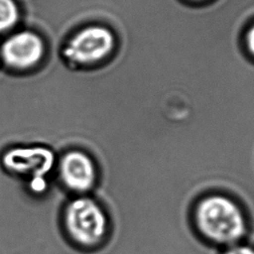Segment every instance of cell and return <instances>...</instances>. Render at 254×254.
<instances>
[{
	"instance_id": "cell-1",
	"label": "cell",
	"mask_w": 254,
	"mask_h": 254,
	"mask_svg": "<svg viewBox=\"0 0 254 254\" xmlns=\"http://www.w3.org/2000/svg\"><path fill=\"white\" fill-rule=\"evenodd\" d=\"M193 220L197 231L217 245L238 244L247 232L242 208L225 194L210 193L200 198L193 209Z\"/></svg>"
},
{
	"instance_id": "cell-7",
	"label": "cell",
	"mask_w": 254,
	"mask_h": 254,
	"mask_svg": "<svg viewBox=\"0 0 254 254\" xmlns=\"http://www.w3.org/2000/svg\"><path fill=\"white\" fill-rule=\"evenodd\" d=\"M18 17V7L14 0H0V33L12 28Z\"/></svg>"
},
{
	"instance_id": "cell-3",
	"label": "cell",
	"mask_w": 254,
	"mask_h": 254,
	"mask_svg": "<svg viewBox=\"0 0 254 254\" xmlns=\"http://www.w3.org/2000/svg\"><path fill=\"white\" fill-rule=\"evenodd\" d=\"M115 38L106 27L87 26L67 42L64 57L78 64H92L105 59L114 49Z\"/></svg>"
},
{
	"instance_id": "cell-9",
	"label": "cell",
	"mask_w": 254,
	"mask_h": 254,
	"mask_svg": "<svg viewBox=\"0 0 254 254\" xmlns=\"http://www.w3.org/2000/svg\"><path fill=\"white\" fill-rule=\"evenodd\" d=\"M246 45L248 51L254 56V25L248 30L246 34Z\"/></svg>"
},
{
	"instance_id": "cell-10",
	"label": "cell",
	"mask_w": 254,
	"mask_h": 254,
	"mask_svg": "<svg viewBox=\"0 0 254 254\" xmlns=\"http://www.w3.org/2000/svg\"><path fill=\"white\" fill-rule=\"evenodd\" d=\"M193 1H199V0H193Z\"/></svg>"
},
{
	"instance_id": "cell-2",
	"label": "cell",
	"mask_w": 254,
	"mask_h": 254,
	"mask_svg": "<svg viewBox=\"0 0 254 254\" xmlns=\"http://www.w3.org/2000/svg\"><path fill=\"white\" fill-rule=\"evenodd\" d=\"M62 220L69 240L81 248L98 246L105 239L109 228L104 208L86 195L70 199L64 208Z\"/></svg>"
},
{
	"instance_id": "cell-5",
	"label": "cell",
	"mask_w": 254,
	"mask_h": 254,
	"mask_svg": "<svg viewBox=\"0 0 254 254\" xmlns=\"http://www.w3.org/2000/svg\"><path fill=\"white\" fill-rule=\"evenodd\" d=\"M59 176L66 190L79 195L90 191L97 180L96 167L92 159L84 152L76 150L64 155L59 166Z\"/></svg>"
},
{
	"instance_id": "cell-6",
	"label": "cell",
	"mask_w": 254,
	"mask_h": 254,
	"mask_svg": "<svg viewBox=\"0 0 254 254\" xmlns=\"http://www.w3.org/2000/svg\"><path fill=\"white\" fill-rule=\"evenodd\" d=\"M45 47L39 35L32 31H21L9 37L1 47L4 63L15 68L24 69L40 62Z\"/></svg>"
},
{
	"instance_id": "cell-8",
	"label": "cell",
	"mask_w": 254,
	"mask_h": 254,
	"mask_svg": "<svg viewBox=\"0 0 254 254\" xmlns=\"http://www.w3.org/2000/svg\"><path fill=\"white\" fill-rule=\"evenodd\" d=\"M223 254H254V247L245 244H234L228 246Z\"/></svg>"
},
{
	"instance_id": "cell-4",
	"label": "cell",
	"mask_w": 254,
	"mask_h": 254,
	"mask_svg": "<svg viewBox=\"0 0 254 254\" xmlns=\"http://www.w3.org/2000/svg\"><path fill=\"white\" fill-rule=\"evenodd\" d=\"M4 166L17 174L31 177V188L41 191L46 187L44 176L54 163L53 153L45 148H19L7 152L3 157Z\"/></svg>"
}]
</instances>
